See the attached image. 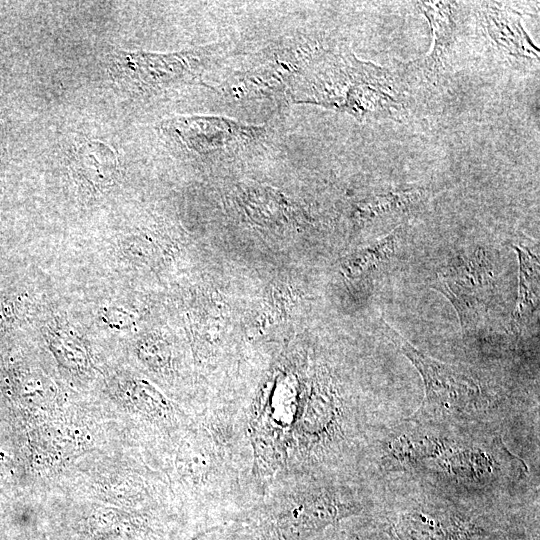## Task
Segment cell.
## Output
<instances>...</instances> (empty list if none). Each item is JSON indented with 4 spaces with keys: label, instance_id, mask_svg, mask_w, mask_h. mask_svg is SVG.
Returning a JSON list of instances; mask_svg holds the SVG:
<instances>
[{
    "label": "cell",
    "instance_id": "obj_10",
    "mask_svg": "<svg viewBox=\"0 0 540 540\" xmlns=\"http://www.w3.org/2000/svg\"><path fill=\"white\" fill-rule=\"evenodd\" d=\"M482 12L487 32L498 48L518 58L539 59V49L526 34L516 11L488 3Z\"/></svg>",
    "mask_w": 540,
    "mask_h": 540
},
{
    "label": "cell",
    "instance_id": "obj_13",
    "mask_svg": "<svg viewBox=\"0 0 540 540\" xmlns=\"http://www.w3.org/2000/svg\"><path fill=\"white\" fill-rule=\"evenodd\" d=\"M427 198L419 187L392 188L374 196L366 203L365 212L371 217L400 216L409 213Z\"/></svg>",
    "mask_w": 540,
    "mask_h": 540
},
{
    "label": "cell",
    "instance_id": "obj_14",
    "mask_svg": "<svg viewBox=\"0 0 540 540\" xmlns=\"http://www.w3.org/2000/svg\"><path fill=\"white\" fill-rule=\"evenodd\" d=\"M6 157L4 120L0 113V192L4 170V158Z\"/></svg>",
    "mask_w": 540,
    "mask_h": 540
},
{
    "label": "cell",
    "instance_id": "obj_7",
    "mask_svg": "<svg viewBox=\"0 0 540 540\" xmlns=\"http://www.w3.org/2000/svg\"><path fill=\"white\" fill-rule=\"evenodd\" d=\"M111 382L110 398L125 427L126 422L145 423L159 430L177 427L181 413L150 385L123 373Z\"/></svg>",
    "mask_w": 540,
    "mask_h": 540
},
{
    "label": "cell",
    "instance_id": "obj_4",
    "mask_svg": "<svg viewBox=\"0 0 540 540\" xmlns=\"http://www.w3.org/2000/svg\"><path fill=\"white\" fill-rule=\"evenodd\" d=\"M387 540H506L507 530L484 513L448 498H412L387 512Z\"/></svg>",
    "mask_w": 540,
    "mask_h": 540
},
{
    "label": "cell",
    "instance_id": "obj_3",
    "mask_svg": "<svg viewBox=\"0 0 540 540\" xmlns=\"http://www.w3.org/2000/svg\"><path fill=\"white\" fill-rule=\"evenodd\" d=\"M327 60L311 81L309 101L346 111L359 120L400 115L404 97L389 70L345 51Z\"/></svg>",
    "mask_w": 540,
    "mask_h": 540
},
{
    "label": "cell",
    "instance_id": "obj_9",
    "mask_svg": "<svg viewBox=\"0 0 540 540\" xmlns=\"http://www.w3.org/2000/svg\"><path fill=\"white\" fill-rule=\"evenodd\" d=\"M416 4L428 19L433 35V47L425 58L424 66L428 74H438L444 68L455 42L458 3L421 1Z\"/></svg>",
    "mask_w": 540,
    "mask_h": 540
},
{
    "label": "cell",
    "instance_id": "obj_1",
    "mask_svg": "<svg viewBox=\"0 0 540 540\" xmlns=\"http://www.w3.org/2000/svg\"><path fill=\"white\" fill-rule=\"evenodd\" d=\"M450 428L416 424L408 437L405 470L464 494L491 491L525 474L526 465L500 436Z\"/></svg>",
    "mask_w": 540,
    "mask_h": 540
},
{
    "label": "cell",
    "instance_id": "obj_8",
    "mask_svg": "<svg viewBox=\"0 0 540 540\" xmlns=\"http://www.w3.org/2000/svg\"><path fill=\"white\" fill-rule=\"evenodd\" d=\"M478 258L460 260L438 274L433 288L440 291L454 306L462 327L477 319L484 304L490 277Z\"/></svg>",
    "mask_w": 540,
    "mask_h": 540
},
{
    "label": "cell",
    "instance_id": "obj_11",
    "mask_svg": "<svg viewBox=\"0 0 540 540\" xmlns=\"http://www.w3.org/2000/svg\"><path fill=\"white\" fill-rule=\"evenodd\" d=\"M72 168L90 191H102L113 185L119 174L115 152L99 141H85L72 157Z\"/></svg>",
    "mask_w": 540,
    "mask_h": 540
},
{
    "label": "cell",
    "instance_id": "obj_6",
    "mask_svg": "<svg viewBox=\"0 0 540 540\" xmlns=\"http://www.w3.org/2000/svg\"><path fill=\"white\" fill-rule=\"evenodd\" d=\"M164 128L189 150L214 155L245 146L263 128L220 116H182L165 121Z\"/></svg>",
    "mask_w": 540,
    "mask_h": 540
},
{
    "label": "cell",
    "instance_id": "obj_5",
    "mask_svg": "<svg viewBox=\"0 0 540 540\" xmlns=\"http://www.w3.org/2000/svg\"><path fill=\"white\" fill-rule=\"evenodd\" d=\"M204 55L198 50L170 54L119 51L112 57L110 70L122 88L149 93L190 81L199 73Z\"/></svg>",
    "mask_w": 540,
    "mask_h": 540
},
{
    "label": "cell",
    "instance_id": "obj_12",
    "mask_svg": "<svg viewBox=\"0 0 540 540\" xmlns=\"http://www.w3.org/2000/svg\"><path fill=\"white\" fill-rule=\"evenodd\" d=\"M519 259V294L514 311V324L518 326L537 308L539 303V260L529 250L514 246Z\"/></svg>",
    "mask_w": 540,
    "mask_h": 540
},
{
    "label": "cell",
    "instance_id": "obj_2",
    "mask_svg": "<svg viewBox=\"0 0 540 540\" xmlns=\"http://www.w3.org/2000/svg\"><path fill=\"white\" fill-rule=\"evenodd\" d=\"M389 338L410 360L424 384V398L407 421L437 427H471L489 419L495 405L479 382L460 367L434 359L413 346L388 323Z\"/></svg>",
    "mask_w": 540,
    "mask_h": 540
},
{
    "label": "cell",
    "instance_id": "obj_15",
    "mask_svg": "<svg viewBox=\"0 0 540 540\" xmlns=\"http://www.w3.org/2000/svg\"><path fill=\"white\" fill-rule=\"evenodd\" d=\"M333 540V539H331ZM337 540H369V539H366V538H361L359 536H356V537H345V538H338Z\"/></svg>",
    "mask_w": 540,
    "mask_h": 540
}]
</instances>
